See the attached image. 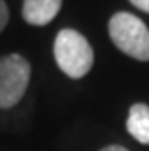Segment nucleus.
<instances>
[{
	"label": "nucleus",
	"mask_w": 149,
	"mask_h": 151,
	"mask_svg": "<svg viewBox=\"0 0 149 151\" xmlns=\"http://www.w3.org/2000/svg\"><path fill=\"white\" fill-rule=\"evenodd\" d=\"M54 60L58 68L72 80H79L93 68L95 54L89 41L76 29H60L54 39Z\"/></svg>",
	"instance_id": "1"
},
{
	"label": "nucleus",
	"mask_w": 149,
	"mask_h": 151,
	"mask_svg": "<svg viewBox=\"0 0 149 151\" xmlns=\"http://www.w3.org/2000/svg\"><path fill=\"white\" fill-rule=\"evenodd\" d=\"M109 35L124 54L141 62L149 60V29L137 16L116 12L109 22Z\"/></svg>",
	"instance_id": "2"
},
{
	"label": "nucleus",
	"mask_w": 149,
	"mask_h": 151,
	"mask_svg": "<svg viewBox=\"0 0 149 151\" xmlns=\"http://www.w3.org/2000/svg\"><path fill=\"white\" fill-rule=\"evenodd\" d=\"M31 66L22 54L0 58V109H12L23 99L29 85Z\"/></svg>",
	"instance_id": "3"
},
{
	"label": "nucleus",
	"mask_w": 149,
	"mask_h": 151,
	"mask_svg": "<svg viewBox=\"0 0 149 151\" xmlns=\"http://www.w3.org/2000/svg\"><path fill=\"white\" fill-rule=\"evenodd\" d=\"M62 0H23L22 16L29 25H47L58 16Z\"/></svg>",
	"instance_id": "4"
},
{
	"label": "nucleus",
	"mask_w": 149,
	"mask_h": 151,
	"mask_svg": "<svg viewBox=\"0 0 149 151\" xmlns=\"http://www.w3.org/2000/svg\"><path fill=\"white\" fill-rule=\"evenodd\" d=\"M126 128L130 136L143 145H149V107L143 103H136L130 107L126 120Z\"/></svg>",
	"instance_id": "5"
},
{
	"label": "nucleus",
	"mask_w": 149,
	"mask_h": 151,
	"mask_svg": "<svg viewBox=\"0 0 149 151\" xmlns=\"http://www.w3.org/2000/svg\"><path fill=\"white\" fill-rule=\"evenodd\" d=\"M8 19H10V10L4 0H0V33L4 31V27L8 25Z\"/></svg>",
	"instance_id": "6"
},
{
	"label": "nucleus",
	"mask_w": 149,
	"mask_h": 151,
	"mask_svg": "<svg viewBox=\"0 0 149 151\" xmlns=\"http://www.w3.org/2000/svg\"><path fill=\"white\" fill-rule=\"evenodd\" d=\"M130 2H132V6H136L137 10L149 14V0H130Z\"/></svg>",
	"instance_id": "7"
},
{
	"label": "nucleus",
	"mask_w": 149,
	"mask_h": 151,
	"mask_svg": "<svg viewBox=\"0 0 149 151\" xmlns=\"http://www.w3.org/2000/svg\"><path fill=\"white\" fill-rule=\"evenodd\" d=\"M101 151H128V149L122 147V145H107V147H103Z\"/></svg>",
	"instance_id": "8"
}]
</instances>
